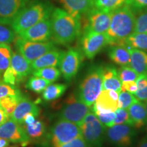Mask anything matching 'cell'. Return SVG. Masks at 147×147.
Listing matches in <instances>:
<instances>
[{
	"label": "cell",
	"mask_w": 147,
	"mask_h": 147,
	"mask_svg": "<svg viewBox=\"0 0 147 147\" xmlns=\"http://www.w3.org/2000/svg\"><path fill=\"white\" fill-rule=\"evenodd\" d=\"M50 18L52 39L55 43L68 45L81 34V18L75 17L63 9L53 8Z\"/></svg>",
	"instance_id": "6da1fadb"
},
{
	"label": "cell",
	"mask_w": 147,
	"mask_h": 147,
	"mask_svg": "<svg viewBox=\"0 0 147 147\" xmlns=\"http://www.w3.org/2000/svg\"><path fill=\"white\" fill-rule=\"evenodd\" d=\"M135 12L127 5H123L111 13L110 23L106 36L108 45H124L125 41L134 32Z\"/></svg>",
	"instance_id": "7a4b0ae2"
},
{
	"label": "cell",
	"mask_w": 147,
	"mask_h": 147,
	"mask_svg": "<svg viewBox=\"0 0 147 147\" xmlns=\"http://www.w3.org/2000/svg\"><path fill=\"white\" fill-rule=\"evenodd\" d=\"M53 8L51 3L45 1L28 3L16 16L10 26L17 35L36 23L50 18Z\"/></svg>",
	"instance_id": "3957f363"
},
{
	"label": "cell",
	"mask_w": 147,
	"mask_h": 147,
	"mask_svg": "<svg viewBox=\"0 0 147 147\" xmlns=\"http://www.w3.org/2000/svg\"><path fill=\"white\" fill-rule=\"evenodd\" d=\"M103 90V66L93 64L88 67L79 84L76 96L88 106L94 104Z\"/></svg>",
	"instance_id": "277c9868"
},
{
	"label": "cell",
	"mask_w": 147,
	"mask_h": 147,
	"mask_svg": "<svg viewBox=\"0 0 147 147\" xmlns=\"http://www.w3.org/2000/svg\"><path fill=\"white\" fill-rule=\"evenodd\" d=\"M80 136L78 125L59 119L47 132L42 145L45 147H59Z\"/></svg>",
	"instance_id": "5b68a950"
},
{
	"label": "cell",
	"mask_w": 147,
	"mask_h": 147,
	"mask_svg": "<svg viewBox=\"0 0 147 147\" xmlns=\"http://www.w3.org/2000/svg\"><path fill=\"white\" fill-rule=\"evenodd\" d=\"M82 138L89 147H104L106 128L93 112L90 111L79 125Z\"/></svg>",
	"instance_id": "8992f818"
},
{
	"label": "cell",
	"mask_w": 147,
	"mask_h": 147,
	"mask_svg": "<svg viewBox=\"0 0 147 147\" xmlns=\"http://www.w3.org/2000/svg\"><path fill=\"white\" fill-rule=\"evenodd\" d=\"M136 129L129 124H117L106 128L105 141L111 147H133Z\"/></svg>",
	"instance_id": "52a82bcc"
},
{
	"label": "cell",
	"mask_w": 147,
	"mask_h": 147,
	"mask_svg": "<svg viewBox=\"0 0 147 147\" xmlns=\"http://www.w3.org/2000/svg\"><path fill=\"white\" fill-rule=\"evenodd\" d=\"M91 107L79 100L76 93H70L59 111L57 117L79 125L85 116L91 110Z\"/></svg>",
	"instance_id": "ba28073f"
},
{
	"label": "cell",
	"mask_w": 147,
	"mask_h": 147,
	"mask_svg": "<svg viewBox=\"0 0 147 147\" xmlns=\"http://www.w3.org/2000/svg\"><path fill=\"white\" fill-rule=\"evenodd\" d=\"M14 44L16 52L23 55L30 63L57 48L53 41L32 42L22 39L18 36L16 38Z\"/></svg>",
	"instance_id": "9c48e42d"
},
{
	"label": "cell",
	"mask_w": 147,
	"mask_h": 147,
	"mask_svg": "<svg viewBox=\"0 0 147 147\" xmlns=\"http://www.w3.org/2000/svg\"><path fill=\"white\" fill-rule=\"evenodd\" d=\"M80 35V51L84 56L89 59H93L108 45V40L106 34H100L83 28Z\"/></svg>",
	"instance_id": "30bf717a"
},
{
	"label": "cell",
	"mask_w": 147,
	"mask_h": 147,
	"mask_svg": "<svg viewBox=\"0 0 147 147\" xmlns=\"http://www.w3.org/2000/svg\"><path fill=\"white\" fill-rule=\"evenodd\" d=\"M84 57L82 51L76 48H69L67 51H64L59 66L64 80L70 82L76 77L81 67Z\"/></svg>",
	"instance_id": "8fae6325"
},
{
	"label": "cell",
	"mask_w": 147,
	"mask_h": 147,
	"mask_svg": "<svg viewBox=\"0 0 147 147\" xmlns=\"http://www.w3.org/2000/svg\"><path fill=\"white\" fill-rule=\"evenodd\" d=\"M111 13L93 8L83 16L84 24L82 29L86 28L97 33L106 34L110 26Z\"/></svg>",
	"instance_id": "7c38bea8"
},
{
	"label": "cell",
	"mask_w": 147,
	"mask_h": 147,
	"mask_svg": "<svg viewBox=\"0 0 147 147\" xmlns=\"http://www.w3.org/2000/svg\"><path fill=\"white\" fill-rule=\"evenodd\" d=\"M0 138L23 146H26L31 142L23 126L12 119H8L0 125Z\"/></svg>",
	"instance_id": "4fadbf2b"
},
{
	"label": "cell",
	"mask_w": 147,
	"mask_h": 147,
	"mask_svg": "<svg viewBox=\"0 0 147 147\" xmlns=\"http://www.w3.org/2000/svg\"><path fill=\"white\" fill-rule=\"evenodd\" d=\"M19 38L32 42H48L52 39L51 18H47L17 34Z\"/></svg>",
	"instance_id": "5bb4252c"
},
{
	"label": "cell",
	"mask_w": 147,
	"mask_h": 147,
	"mask_svg": "<svg viewBox=\"0 0 147 147\" xmlns=\"http://www.w3.org/2000/svg\"><path fill=\"white\" fill-rule=\"evenodd\" d=\"M118 92L103 89L94 104L91 106L92 112L94 114L115 112L118 108Z\"/></svg>",
	"instance_id": "9a60e30c"
},
{
	"label": "cell",
	"mask_w": 147,
	"mask_h": 147,
	"mask_svg": "<svg viewBox=\"0 0 147 147\" xmlns=\"http://www.w3.org/2000/svg\"><path fill=\"white\" fill-rule=\"evenodd\" d=\"M29 0H0V23L10 25Z\"/></svg>",
	"instance_id": "2e32d148"
},
{
	"label": "cell",
	"mask_w": 147,
	"mask_h": 147,
	"mask_svg": "<svg viewBox=\"0 0 147 147\" xmlns=\"http://www.w3.org/2000/svg\"><path fill=\"white\" fill-rule=\"evenodd\" d=\"M30 113L38 117L40 114V108L36 102L23 95L10 117L18 123L22 125L24 117Z\"/></svg>",
	"instance_id": "e0dca14e"
},
{
	"label": "cell",
	"mask_w": 147,
	"mask_h": 147,
	"mask_svg": "<svg viewBox=\"0 0 147 147\" xmlns=\"http://www.w3.org/2000/svg\"><path fill=\"white\" fill-rule=\"evenodd\" d=\"M59 1L63 10L81 19L84 14L94 8L93 0H59Z\"/></svg>",
	"instance_id": "ac0fdd59"
},
{
	"label": "cell",
	"mask_w": 147,
	"mask_h": 147,
	"mask_svg": "<svg viewBox=\"0 0 147 147\" xmlns=\"http://www.w3.org/2000/svg\"><path fill=\"white\" fill-rule=\"evenodd\" d=\"M10 66L15 71L18 83L27 78L33 71L30 62L18 52L12 53Z\"/></svg>",
	"instance_id": "d6986e66"
},
{
	"label": "cell",
	"mask_w": 147,
	"mask_h": 147,
	"mask_svg": "<svg viewBox=\"0 0 147 147\" xmlns=\"http://www.w3.org/2000/svg\"><path fill=\"white\" fill-rule=\"evenodd\" d=\"M63 53L64 51L57 48L49 51L31 63L33 70L47 67H59Z\"/></svg>",
	"instance_id": "ffe728a7"
},
{
	"label": "cell",
	"mask_w": 147,
	"mask_h": 147,
	"mask_svg": "<svg viewBox=\"0 0 147 147\" xmlns=\"http://www.w3.org/2000/svg\"><path fill=\"white\" fill-rule=\"evenodd\" d=\"M127 110L134 128L140 129L147 125V115L144 103L136 99Z\"/></svg>",
	"instance_id": "44dd1931"
},
{
	"label": "cell",
	"mask_w": 147,
	"mask_h": 147,
	"mask_svg": "<svg viewBox=\"0 0 147 147\" xmlns=\"http://www.w3.org/2000/svg\"><path fill=\"white\" fill-rule=\"evenodd\" d=\"M121 84L118 70L113 65L108 64L103 66V89L121 91Z\"/></svg>",
	"instance_id": "7402d4cb"
},
{
	"label": "cell",
	"mask_w": 147,
	"mask_h": 147,
	"mask_svg": "<svg viewBox=\"0 0 147 147\" xmlns=\"http://www.w3.org/2000/svg\"><path fill=\"white\" fill-rule=\"evenodd\" d=\"M110 59L119 66H129L130 53L128 47L124 45L111 46L108 51Z\"/></svg>",
	"instance_id": "603a6c76"
},
{
	"label": "cell",
	"mask_w": 147,
	"mask_h": 147,
	"mask_svg": "<svg viewBox=\"0 0 147 147\" xmlns=\"http://www.w3.org/2000/svg\"><path fill=\"white\" fill-rule=\"evenodd\" d=\"M23 127L26 132L30 141L44 142L47 134V127L44 121L36 120L32 124L23 125Z\"/></svg>",
	"instance_id": "cb8c5ba5"
},
{
	"label": "cell",
	"mask_w": 147,
	"mask_h": 147,
	"mask_svg": "<svg viewBox=\"0 0 147 147\" xmlns=\"http://www.w3.org/2000/svg\"><path fill=\"white\" fill-rule=\"evenodd\" d=\"M128 49L130 53V67L139 75L147 74V52L129 47Z\"/></svg>",
	"instance_id": "d4e9b609"
},
{
	"label": "cell",
	"mask_w": 147,
	"mask_h": 147,
	"mask_svg": "<svg viewBox=\"0 0 147 147\" xmlns=\"http://www.w3.org/2000/svg\"><path fill=\"white\" fill-rule=\"evenodd\" d=\"M67 84L51 83L42 91V97L46 102H51L60 98L67 90Z\"/></svg>",
	"instance_id": "484cf974"
},
{
	"label": "cell",
	"mask_w": 147,
	"mask_h": 147,
	"mask_svg": "<svg viewBox=\"0 0 147 147\" xmlns=\"http://www.w3.org/2000/svg\"><path fill=\"white\" fill-rule=\"evenodd\" d=\"M124 46L147 52V34L134 32L125 40Z\"/></svg>",
	"instance_id": "4316f807"
},
{
	"label": "cell",
	"mask_w": 147,
	"mask_h": 147,
	"mask_svg": "<svg viewBox=\"0 0 147 147\" xmlns=\"http://www.w3.org/2000/svg\"><path fill=\"white\" fill-rule=\"evenodd\" d=\"M32 74L34 76L45 79L51 83L58 80L61 74L59 69L57 67H47L34 69L32 71Z\"/></svg>",
	"instance_id": "83f0119b"
},
{
	"label": "cell",
	"mask_w": 147,
	"mask_h": 147,
	"mask_svg": "<svg viewBox=\"0 0 147 147\" xmlns=\"http://www.w3.org/2000/svg\"><path fill=\"white\" fill-rule=\"evenodd\" d=\"M94 8L99 10L113 12L125 5L126 0H93Z\"/></svg>",
	"instance_id": "f1b7e54d"
},
{
	"label": "cell",
	"mask_w": 147,
	"mask_h": 147,
	"mask_svg": "<svg viewBox=\"0 0 147 147\" xmlns=\"http://www.w3.org/2000/svg\"><path fill=\"white\" fill-rule=\"evenodd\" d=\"M12 53L13 51L10 45L0 44V78L5 69L10 67Z\"/></svg>",
	"instance_id": "f546056e"
},
{
	"label": "cell",
	"mask_w": 147,
	"mask_h": 147,
	"mask_svg": "<svg viewBox=\"0 0 147 147\" xmlns=\"http://www.w3.org/2000/svg\"><path fill=\"white\" fill-rule=\"evenodd\" d=\"M49 84H51V82L45 79L33 75L28 78L25 84V87L34 93H42Z\"/></svg>",
	"instance_id": "4dcf8cb0"
},
{
	"label": "cell",
	"mask_w": 147,
	"mask_h": 147,
	"mask_svg": "<svg viewBox=\"0 0 147 147\" xmlns=\"http://www.w3.org/2000/svg\"><path fill=\"white\" fill-rule=\"evenodd\" d=\"M23 95V94L20 95H9L0 99V107L10 117Z\"/></svg>",
	"instance_id": "1f68e13d"
},
{
	"label": "cell",
	"mask_w": 147,
	"mask_h": 147,
	"mask_svg": "<svg viewBox=\"0 0 147 147\" xmlns=\"http://www.w3.org/2000/svg\"><path fill=\"white\" fill-rule=\"evenodd\" d=\"M16 34L8 25L0 23V44L9 45L13 43L16 38Z\"/></svg>",
	"instance_id": "d6a6232c"
},
{
	"label": "cell",
	"mask_w": 147,
	"mask_h": 147,
	"mask_svg": "<svg viewBox=\"0 0 147 147\" xmlns=\"http://www.w3.org/2000/svg\"><path fill=\"white\" fill-rule=\"evenodd\" d=\"M118 70L119 77L121 82L136 81L139 74L130 66H120Z\"/></svg>",
	"instance_id": "836d02e7"
},
{
	"label": "cell",
	"mask_w": 147,
	"mask_h": 147,
	"mask_svg": "<svg viewBox=\"0 0 147 147\" xmlns=\"http://www.w3.org/2000/svg\"><path fill=\"white\" fill-rule=\"evenodd\" d=\"M136 100L135 96L127 91H121L119 93L118 108L127 109Z\"/></svg>",
	"instance_id": "e575fe53"
},
{
	"label": "cell",
	"mask_w": 147,
	"mask_h": 147,
	"mask_svg": "<svg viewBox=\"0 0 147 147\" xmlns=\"http://www.w3.org/2000/svg\"><path fill=\"white\" fill-rule=\"evenodd\" d=\"M134 32L147 34V10L142 11L136 17Z\"/></svg>",
	"instance_id": "d590c367"
},
{
	"label": "cell",
	"mask_w": 147,
	"mask_h": 147,
	"mask_svg": "<svg viewBox=\"0 0 147 147\" xmlns=\"http://www.w3.org/2000/svg\"><path fill=\"white\" fill-rule=\"evenodd\" d=\"M21 92L16 88V86L5 83L3 80H0V99L9 95H20Z\"/></svg>",
	"instance_id": "8d00e7d4"
},
{
	"label": "cell",
	"mask_w": 147,
	"mask_h": 147,
	"mask_svg": "<svg viewBox=\"0 0 147 147\" xmlns=\"http://www.w3.org/2000/svg\"><path fill=\"white\" fill-rule=\"evenodd\" d=\"M115 120H114V123H115V125L129 124L132 125L131 119H130L129 115L127 110L118 108L115 110Z\"/></svg>",
	"instance_id": "74e56055"
},
{
	"label": "cell",
	"mask_w": 147,
	"mask_h": 147,
	"mask_svg": "<svg viewBox=\"0 0 147 147\" xmlns=\"http://www.w3.org/2000/svg\"><path fill=\"white\" fill-rule=\"evenodd\" d=\"M97 118L99 119L102 123L106 127H109L115 125L114 120H115V112H110V113H97L95 114Z\"/></svg>",
	"instance_id": "f35d334b"
},
{
	"label": "cell",
	"mask_w": 147,
	"mask_h": 147,
	"mask_svg": "<svg viewBox=\"0 0 147 147\" xmlns=\"http://www.w3.org/2000/svg\"><path fill=\"white\" fill-rule=\"evenodd\" d=\"M2 77V80L5 83L10 84V85L12 86H16V84H19L15 71H14V69L10 66L5 69V71L3 74Z\"/></svg>",
	"instance_id": "ab89813d"
},
{
	"label": "cell",
	"mask_w": 147,
	"mask_h": 147,
	"mask_svg": "<svg viewBox=\"0 0 147 147\" xmlns=\"http://www.w3.org/2000/svg\"><path fill=\"white\" fill-rule=\"evenodd\" d=\"M125 4L135 12V11L144 10L147 8V0H126Z\"/></svg>",
	"instance_id": "60d3db41"
},
{
	"label": "cell",
	"mask_w": 147,
	"mask_h": 147,
	"mask_svg": "<svg viewBox=\"0 0 147 147\" xmlns=\"http://www.w3.org/2000/svg\"><path fill=\"white\" fill-rule=\"evenodd\" d=\"M59 147H89L88 144L86 143L82 137L80 136L77 137L75 139L71 140L70 142L64 144Z\"/></svg>",
	"instance_id": "b9f144b4"
},
{
	"label": "cell",
	"mask_w": 147,
	"mask_h": 147,
	"mask_svg": "<svg viewBox=\"0 0 147 147\" xmlns=\"http://www.w3.org/2000/svg\"><path fill=\"white\" fill-rule=\"evenodd\" d=\"M137 90V84L136 81L123 82L121 84V91H127L134 94Z\"/></svg>",
	"instance_id": "7bdbcfd3"
},
{
	"label": "cell",
	"mask_w": 147,
	"mask_h": 147,
	"mask_svg": "<svg viewBox=\"0 0 147 147\" xmlns=\"http://www.w3.org/2000/svg\"><path fill=\"white\" fill-rule=\"evenodd\" d=\"M133 95L138 100L144 102L145 101L147 100V86L137 89L136 91Z\"/></svg>",
	"instance_id": "ee69618b"
},
{
	"label": "cell",
	"mask_w": 147,
	"mask_h": 147,
	"mask_svg": "<svg viewBox=\"0 0 147 147\" xmlns=\"http://www.w3.org/2000/svg\"><path fill=\"white\" fill-rule=\"evenodd\" d=\"M37 117H37L36 115H34V114H28V115L25 116L23 118V123H22L21 125H29L33 123L36 120Z\"/></svg>",
	"instance_id": "f6af8a7d"
},
{
	"label": "cell",
	"mask_w": 147,
	"mask_h": 147,
	"mask_svg": "<svg viewBox=\"0 0 147 147\" xmlns=\"http://www.w3.org/2000/svg\"><path fill=\"white\" fill-rule=\"evenodd\" d=\"M9 119V116L2 108L0 107V125Z\"/></svg>",
	"instance_id": "bcb514c9"
},
{
	"label": "cell",
	"mask_w": 147,
	"mask_h": 147,
	"mask_svg": "<svg viewBox=\"0 0 147 147\" xmlns=\"http://www.w3.org/2000/svg\"><path fill=\"white\" fill-rule=\"evenodd\" d=\"M135 147H147V135L143 137Z\"/></svg>",
	"instance_id": "7dc6e473"
},
{
	"label": "cell",
	"mask_w": 147,
	"mask_h": 147,
	"mask_svg": "<svg viewBox=\"0 0 147 147\" xmlns=\"http://www.w3.org/2000/svg\"><path fill=\"white\" fill-rule=\"evenodd\" d=\"M10 144V142L2 138H0V147H8Z\"/></svg>",
	"instance_id": "c3c4849f"
},
{
	"label": "cell",
	"mask_w": 147,
	"mask_h": 147,
	"mask_svg": "<svg viewBox=\"0 0 147 147\" xmlns=\"http://www.w3.org/2000/svg\"><path fill=\"white\" fill-rule=\"evenodd\" d=\"M144 106H145V108H146V115H147V100L145 101L144 102Z\"/></svg>",
	"instance_id": "681fc988"
},
{
	"label": "cell",
	"mask_w": 147,
	"mask_h": 147,
	"mask_svg": "<svg viewBox=\"0 0 147 147\" xmlns=\"http://www.w3.org/2000/svg\"><path fill=\"white\" fill-rule=\"evenodd\" d=\"M147 10V8H146V9H145V10Z\"/></svg>",
	"instance_id": "f907efd6"
},
{
	"label": "cell",
	"mask_w": 147,
	"mask_h": 147,
	"mask_svg": "<svg viewBox=\"0 0 147 147\" xmlns=\"http://www.w3.org/2000/svg\"><path fill=\"white\" fill-rule=\"evenodd\" d=\"M11 147H14V146H11Z\"/></svg>",
	"instance_id": "816d5d0a"
}]
</instances>
